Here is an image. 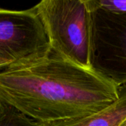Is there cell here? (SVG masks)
<instances>
[{
  "label": "cell",
  "mask_w": 126,
  "mask_h": 126,
  "mask_svg": "<svg viewBox=\"0 0 126 126\" xmlns=\"http://www.w3.org/2000/svg\"><path fill=\"white\" fill-rule=\"evenodd\" d=\"M118 97L114 83L52 51L38 61L0 72V103L38 123L86 117Z\"/></svg>",
  "instance_id": "cell-1"
},
{
  "label": "cell",
  "mask_w": 126,
  "mask_h": 126,
  "mask_svg": "<svg viewBox=\"0 0 126 126\" xmlns=\"http://www.w3.org/2000/svg\"><path fill=\"white\" fill-rule=\"evenodd\" d=\"M44 26L51 51L92 69V7L90 0H43L34 6Z\"/></svg>",
  "instance_id": "cell-2"
},
{
  "label": "cell",
  "mask_w": 126,
  "mask_h": 126,
  "mask_svg": "<svg viewBox=\"0 0 126 126\" xmlns=\"http://www.w3.org/2000/svg\"><path fill=\"white\" fill-rule=\"evenodd\" d=\"M50 52L44 26L35 7L22 10L0 8L1 55L18 65L41 59Z\"/></svg>",
  "instance_id": "cell-3"
},
{
  "label": "cell",
  "mask_w": 126,
  "mask_h": 126,
  "mask_svg": "<svg viewBox=\"0 0 126 126\" xmlns=\"http://www.w3.org/2000/svg\"><path fill=\"white\" fill-rule=\"evenodd\" d=\"M92 7V67L118 87L126 84V14Z\"/></svg>",
  "instance_id": "cell-4"
},
{
  "label": "cell",
  "mask_w": 126,
  "mask_h": 126,
  "mask_svg": "<svg viewBox=\"0 0 126 126\" xmlns=\"http://www.w3.org/2000/svg\"><path fill=\"white\" fill-rule=\"evenodd\" d=\"M38 123V122H37ZM126 123V84L119 87V97L110 106L91 115L38 123V126H123Z\"/></svg>",
  "instance_id": "cell-5"
},
{
  "label": "cell",
  "mask_w": 126,
  "mask_h": 126,
  "mask_svg": "<svg viewBox=\"0 0 126 126\" xmlns=\"http://www.w3.org/2000/svg\"><path fill=\"white\" fill-rule=\"evenodd\" d=\"M0 126H38V124L13 107L0 103Z\"/></svg>",
  "instance_id": "cell-6"
},
{
  "label": "cell",
  "mask_w": 126,
  "mask_h": 126,
  "mask_svg": "<svg viewBox=\"0 0 126 126\" xmlns=\"http://www.w3.org/2000/svg\"><path fill=\"white\" fill-rule=\"evenodd\" d=\"M97 8L117 14H126V0H92Z\"/></svg>",
  "instance_id": "cell-7"
},
{
  "label": "cell",
  "mask_w": 126,
  "mask_h": 126,
  "mask_svg": "<svg viewBox=\"0 0 126 126\" xmlns=\"http://www.w3.org/2000/svg\"><path fill=\"white\" fill-rule=\"evenodd\" d=\"M13 65L14 63L11 61H10L9 59H7V58L4 57L0 54V72Z\"/></svg>",
  "instance_id": "cell-8"
},
{
  "label": "cell",
  "mask_w": 126,
  "mask_h": 126,
  "mask_svg": "<svg viewBox=\"0 0 126 126\" xmlns=\"http://www.w3.org/2000/svg\"><path fill=\"white\" fill-rule=\"evenodd\" d=\"M123 126H126V123H125V124H124V125H123Z\"/></svg>",
  "instance_id": "cell-9"
}]
</instances>
